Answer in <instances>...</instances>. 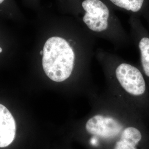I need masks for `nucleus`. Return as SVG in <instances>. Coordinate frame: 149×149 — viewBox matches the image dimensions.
<instances>
[{
    "instance_id": "obj_1",
    "label": "nucleus",
    "mask_w": 149,
    "mask_h": 149,
    "mask_svg": "<svg viewBox=\"0 0 149 149\" xmlns=\"http://www.w3.org/2000/svg\"><path fill=\"white\" fill-rule=\"evenodd\" d=\"M96 39L76 19L65 24L63 33L47 38L39 52L47 77L68 86L74 94L88 96L96 89L91 74Z\"/></svg>"
},
{
    "instance_id": "obj_2",
    "label": "nucleus",
    "mask_w": 149,
    "mask_h": 149,
    "mask_svg": "<svg viewBox=\"0 0 149 149\" xmlns=\"http://www.w3.org/2000/svg\"><path fill=\"white\" fill-rule=\"evenodd\" d=\"M95 56L104 75L107 89L149 123V87L139 66L102 48L96 49Z\"/></svg>"
},
{
    "instance_id": "obj_3",
    "label": "nucleus",
    "mask_w": 149,
    "mask_h": 149,
    "mask_svg": "<svg viewBox=\"0 0 149 149\" xmlns=\"http://www.w3.org/2000/svg\"><path fill=\"white\" fill-rule=\"evenodd\" d=\"M74 17L92 36L109 42L117 50L132 43L114 10L102 0H80Z\"/></svg>"
},
{
    "instance_id": "obj_4",
    "label": "nucleus",
    "mask_w": 149,
    "mask_h": 149,
    "mask_svg": "<svg viewBox=\"0 0 149 149\" xmlns=\"http://www.w3.org/2000/svg\"><path fill=\"white\" fill-rule=\"evenodd\" d=\"M129 35L132 42L138 50L139 67L147 81L149 87V31L143 24L141 17L130 16Z\"/></svg>"
},
{
    "instance_id": "obj_5",
    "label": "nucleus",
    "mask_w": 149,
    "mask_h": 149,
    "mask_svg": "<svg viewBox=\"0 0 149 149\" xmlns=\"http://www.w3.org/2000/svg\"><path fill=\"white\" fill-rule=\"evenodd\" d=\"M15 120L11 112L0 104V148H5L14 140L16 135Z\"/></svg>"
},
{
    "instance_id": "obj_6",
    "label": "nucleus",
    "mask_w": 149,
    "mask_h": 149,
    "mask_svg": "<svg viewBox=\"0 0 149 149\" xmlns=\"http://www.w3.org/2000/svg\"><path fill=\"white\" fill-rule=\"evenodd\" d=\"M114 10L122 11L130 16L142 17L149 8V0H102Z\"/></svg>"
},
{
    "instance_id": "obj_7",
    "label": "nucleus",
    "mask_w": 149,
    "mask_h": 149,
    "mask_svg": "<svg viewBox=\"0 0 149 149\" xmlns=\"http://www.w3.org/2000/svg\"><path fill=\"white\" fill-rule=\"evenodd\" d=\"M142 17L146 22L149 31V8H148V10L144 13V15L142 16Z\"/></svg>"
},
{
    "instance_id": "obj_8",
    "label": "nucleus",
    "mask_w": 149,
    "mask_h": 149,
    "mask_svg": "<svg viewBox=\"0 0 149 149\" xmlns=\"http://www.w3.org/2000/svg\"><path fill=\"white\" fill-rule=\"evenodd\" d=\"M3 1H4V0H0V4H1V3H2Z\"/></svg>"
},
{
    "instance_id": "obj_9",
    "label": "nucleus",
    "mask_w": 149,
    "mask_h": 149,
    "mask_svg": "<svg viewBox=\"0 0 149 149\" xmlns=\"http://www.w3.org/2000/svg\"><path fill=\"white\" fill-rule=\"evenodd\" d=\"M2 49L0 47V53H2Z\"/></svg>"
}]
</instances>
